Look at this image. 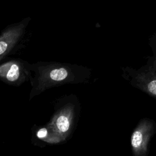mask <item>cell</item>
I'll return each instance as SVG.
<instances>
[{"mask_svg": "<svg viewBox=\"0 0 156 156\" xmlns=\"http://www.w3.org/2000/svg\"><path fill=\"white\" fill-rule=\"evenodd\" d=\"M31 69L29 101L52 88L65 84L88 83L91 76V70L86 66L52 61L31 63Z\"/></svg>", "mask_w": 156, "mask_h": 156, "instance_id": "6da1fadb", "label": "cell"}, {"mask_svg": "<svg viewBox=\"0 0 156 156\" xmlns=\"http://www.w3.org/2000/svg\"><path fill=\"white\" fill-rule=\"evenodd\" d=\"M54 112L45 124L49 131L48 144H62L73 135L79 121L80 104L75 94L65 96L57 99Z\"/></svg>", "mask_w": 156, "mask_h": 156, "instance_id": "7a4b0ae2", "label": "cell"}, {"mask_svg": "<svg viewBox=\"0 0 156 156\" xmlns=\"http://www.w3.org/2000/svg\"><path fill=\"white\" fill-rule=\"evenodd\" d=\"M32 76L31 63L21 58H5L0 65V79L9 85L19 87Z\"/></svg>", "mask_w": 156, "mask_h": 156, "instance_id": "3957f363", "label": "cell"}, {"mask_svg": "<svg viewBox=\"0 0 156 156\" xmlns=\"http://www.w3.org/2000/svg\"><path fill=\"white\" fill-rule=\"evenodd\" d=\"M25 23H20L5 29L0 35V62L13 54L23 37Z\"/></svg>", "mask_w": 156, "mask_h": 156, "instance_id": "277c9868", "label": "cell"}, {"mask_svg": "<svg viewBox=\"0 0 156 156\" xmlns=\"http://www.w3.org/2000/svg\"><path fill=\"white\" fill-rule=\"evenodd\" d=\"M143 142V134L140 130H135L132 135L130 143L132 147L135 150H138L141 147Z\"/></svg>", "mask_w": 156, "mask_h": 156, "instance_id": "5b68a950", "label": "cell"}, {"mask_svg": "<svg viewBox=\"0 0 156 156\" xmlns=\"http://www.w3.org/2000/svg\"><path fill=\"white\" fill-rule=\"evenodd\" d=\"M147 88L150 93L156 95V80L150 82L147 85Z\"/></svg>", "mask_w": 156, "mask_h": 156, "instance_id": "8992f818", "label": "cell"}]
</instances>
